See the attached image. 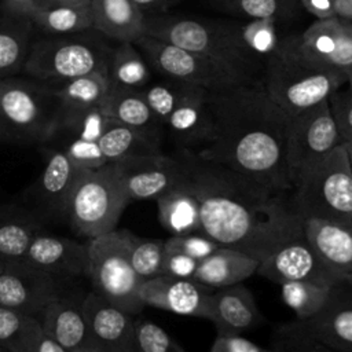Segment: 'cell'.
Wrapping results in <instances>:
<instances>
[{"label": "cell", "mask_w": 352, "mask_h": 352, "mask_svg": "<svg viewBox=\"0 0 352 352\" xmlns=\"http://www.w3.org/2000/svg\"><path fill=\"white\" fill-rule=\"evenodd\" d=\"M327 102L342 142H352V85H346L345 89L338 88Z\"/></svg>", "instance_id": "bcb514c9"}, {"label": "cell", "mask_w": 352, "mask_h": 352, "mask_svg": "<svg viewBox=\"0 0 352 352\" xmlns=\"http://www.w3.org/2000/svg\"><path fill=\"white\" fill-rule=\"evenodd\" d=\"M256 274L278 283L305 280L323 286L337 285L305 236L290 241L260 260Z\"/></svg>", "instance_id": "2e32d148"}, {"label": "cell", "mask_w": 352, "mask_h": 352, "mask_svg": "<svg viewBox=\"0 0 352 352\" xmlns=\"http://www.w3.org/2000/svg\"><path fill=\"white\" fill-rule=\"evenodd\" d=\"M144 34L183 47L238 76L245 82L257 80L264 62L256 56L239 33V23L182 15L146 16Z\"/></svg>", "instance_id": "277c9868"}, {"label": "cell", "mask_w": 352, "mask_h": 352, "mask_svg": "<svg viewBox=\"0 0 352 352\" xmlns=\"http://www.w3.org/2000/svg\"><path fill=\"white\" fill-rule=\"evenodd\" d=\"M62 293L60 279L25 258L7 263L0 272V305L36 318Z\"/></svg>", "instance_id": "7c38bea8"}, {"label": "cell", "mask_w": 352, "mask_h": 352, "mask_svg": "<svg viewBox=\"0 0 352 352\" xmlns=\"http://www.w3.org/2000/svg\"><path fill=\"white\" fill-rule=\"evenodd\" d=\"M33 28L29 18L0 11V78L12 77L23 70Z\"/></svg>", "instance_id": "4dcf8cb0"}, {"label": "cell", "mask_w": 352, "mask_h": 352, "mask_svg": "<svg viewBox=\"0 0 352 352\" xmlns=\"http://www.w3.org/2000/svg\"><path fill=\"white\" fill-rule=\"evenodd\" d=\"M91 0H41V8L52 6H85Z\"/></svg>", "instance_id": "db71d44e"}, {"label": "cell", "mask_w": 352, "mask_h": 352, "mask_svg": "<svg viewBox=\"0 0 352 352\" xmlns=\"http://www.w3.org/2000/svg\"><path fill=\"white\" fill-rule=\"evenodd\" d=\"M0 352H8V351H6V349H3V348H0Z\"/></svg>", "instance_id": "680465c9"}, {"label": "cell", "mask_w": 352, "mask_h": 352, "mask_svg": "<svg viewBox=\"0 0 352 352\" xmlns=\"http://www.w3.org/2000/svg\"><path fill=\"white\" fill-rule=\"evenodd\" d=\"M208 92L186 84L182 98L165 124L177 148L197 151L210 142L213 122L208 109Z\"/></svg>", "instance_id": "ffe728a7"}, {"label": "cell", "mask_w": 352, "mask_h": 352, "mask_svg": "<svg viewBox=\"0 0 352 352\" xmlns=\"http://www.w3.org/2000/svg\"><path fill=\"white\" fill-rule=\"evenodd\" d=\"M129 202L116 162L98 169H81L72 190L67 223L76 234L91 239L116 230Z\"/></svg>", "instance_id": "8992f818"}, {"label": "cell", "mask_w": 352, "mask_h": 352, "mask_svg": "<svg viewBox=\"0 0 352 352\" xmlns=\"http://www.w3.org/2000/svg\"><path fill=\"white\" fill-rule=\"evenodd\" d=\"M91 352H104V351L100 349V348H96V349H94V351H91Z\"/></svg>", "instance_id": "9f6ffc18"}, {"label": "cell", "mask_w": 352, "mask_h": 352, "mask_svg": "<svg viewBox=\"0 0 352 352\" xmlns=\"http://www.w3.org/2000/svg\"><path fill=\"white\" fill-rule=\"evenodd\" d=\"M210 352H274L272 348H264L241 334L217 333Z\"/></svg>", "instance_id": "c3c4849f"}, {"label": "cell", "mask_w": 352, "mask_h": 352, "mask_svg": "<svg viewBox=\"0 0 352 352\" xmlns=\"http://www.w3.org/2000/svg\"><path fill=\"white\" fill-rule=\"evenodd\" d=\"M274 19H248L239 25V33L249 50L263 62L279 44Z\"/></svg>", "instance_id": "ab89813d"}, {"label": "cell", "mask_w": 352, "mask_h": 352, "mask_svg": "<svg viewBox=\"0 0 352 352\" xmlns=\"http://www.w3.org/2000/svg\"><path fill=\"white\" fill-rule=\"evenodd\" d=\"M155 201L158 220L170 235H184L199 231V202L186 183V179Z\"/></svg>", "instance_id": "f546056e"}, {"label": "cell", "mask_w": 352, "mask_h": 352, "mask_svg": "<svg viewBox=\"0 0 352 352\" xmlns=\"http://www.w3.org/2000/svg\"><path fill=\"white\" fill-rule=\"evenodd\" d=\"M298 326L336 352H352V286L334 285L323 307Z\"/></svg>", "instance_id": "ac0fdd59"}, {"label": "cell", "mask_w": 352, "mask_h": 352, "mask_svg": "<svg viewBox=\"0 0 352 352\" xmlns=\"http://www.w3.org/2000/svg\"><path fill=\"white\" fill-rule=\"evenodd\" d=\"M29 19L34 28L50 36L73 34L91 30L94 26L92 10L85 6H52L36 10Z\"/></svg>", "instance_id": "836d02e7"}, {"label": "cell", "mask_w": 352, "mask_h": 352, "mask_svg": "<svg viewBox=\"0 0 352 352\" xmlns=\"http://www.w3.org/2000/svg\"><path fill=\"white\" fill-rule=\"evenodd\" d=\"M88 32L32 40L23 70L37 80L65 82L107 67L113 47L96 30Z\"/></svg>", "instance_id": "52a82bcc"}, {"label": "cell", "mask_w": 352, "mask_h": 352, "mask_svg": "<svg viewBox=\"0 0 352 352\" xmlns=\"http://www.w3.org/2000/svg\"><path fill=\"white\" fill-rule=\"evenodd\" d=\"M94 26L98 33L117 43H135L144 34L146 15L132 0H91Z\"/></svg>", "instance_id": "4316f807"}, {"label": "cell", "mask_w": 352, "mask_h": 352, "mask_svg": "<svg viewBox=\"0 0 352 352\" xmlns=\"http://www.w3.org/2000/svg\"><path fill=\"white\" fill-rule=\"evenodd\" d=\"M59 142L60 148L69 160L80 169H98L107 164L98 142L72 136H54L47 143Z\"/></svg>", "instance_id": "60d3db41"}, {"label": "cell", "mask_w": 352, "mask_h": 352, "mask_svg": "<svg viewBox=\"0 0 352 352\" xmlns=\"http://www.w3.org/2000/svg\"><path fill=\"white\" fill-rule=\"evenodd\" d=\"M150 67L168 80L204 88L209 92L243 84L238 76L216 63L165 40L143 34L135 41Z\"/></svg>", "instance_id": "8fae6325"}, {"label": "cell", "mask_w": 352, "mask_h": 352, "mask_svg": "<svg viewBox=\"0 0 352 352\" xmlns=\"http://www.w3.org/2000/svg\"><path fill=\"white\" fill-rule=\"evenodd\" d=\"M25 260L52 276L66 280L87 276L88 249L87 243L43 230L32 239Z\"/></svg>", "instance_id": "44dd1931"}, {"label": "cell", "mask_w": 352, "mask_h": 352, "mask_svg": "<svg viewBox=\"0 0 352 352\" xmlns=\"http://www.w3.org/2000/svg\"><path fill=\"white\" fill-rule=\"evenodd\" d=\"M302 8L316 19L342 18L352 21V0H300Z\"/></svg>", "instance_id": "7dc6e473"}, {"label": "cell", "mask_w": 352, "mask_h": 352, "mask_svg": "<svg viewBox=\"0 0 352 352\" xmlns=\"http://www.w3.org/2000/svg\"><path fill=\"white\" fill-rule=\"evenodd\" d=\"M165 248L182 252L195 258L197 261H201L202 258L213 253L217 248H220V245L210 239L209 236H206L205 234L197 231L184 235H170L165 241Z\"/></svg>", "instance_id": "f6af8a7d"}, {"label": "cell", "mask_w": 352, "mask_h": 352, "mask_svg": "<svg viewBox=\"0 0 352 352\" xmlns=\"http://www.w3.org/2000/svg\"><path fill=\"white\" fill-rule=\"evenodd\" d=\"M184 87L186 84L183 82L165 78V81L153 85L147 84L144 88L140 89L148 107L155 114V117L164 124V126L169 116L175 110L179 99L182 98Z\"/></svg>", "instance_id": "b9f144b4"}, {"label": "cell", "mask_w": 352, "mask_h": 352, "mask_svg": "<svg viewBox=\"0 0 352 352\" xmlns=\"http://www.w3.org/2000/svg\"><path fill=\"white\" fill-rule=\"evenodd\" d=\"M107 67L111 88L142 89L151 80L150 65L135 43L122 41L113 47Z\"/></svg>", "instance_id": "1f68e13d"}, {"label": "cell", "mask_w": 352, "mask_h": 352, "mask_svg": "<svg viewBox=\"0 0 352 352\" xmlns=\"http://www.w3.org/2000/svg\"><path fill=\"white\" fill-rule=\"evenodd\" d=\"M184 157L186 183L199 202V232L258 261L304 236V219L292 204V191L267 187L224 165L204 161L191 150H184Z\"/></svg>", "instance_id": "6da1fadb"}, {"label": "cell", "mask_w": 352, "mask_h": 352, "mask_svg": "<svg viewBox=\"0 0 352 352\" xmlns=\"http://www.w3.org/2000/svg\"><path fill=\"white\" fill-rule=\"evenodd\" d=\"M344 144L346 147V151H348V155H349V161H351V166H352V142H346Z\"/></svg>", "instance_id": "11a10c76"}, {"label": "cell", "mask_w": 352, "mask_h": 352, "mask_svg": "<svg viewBox=\"0 0 352 352\" xmlns=\"http://www.w3.org/2000/svg\"><path fill=\"white\" fill-rule=\"evenodd\" d=\"M165 258V241L146 239L132 235L129 248V260L138 276L143 280L162 275Z\"/></svg>", "instance_id": "f35d334b"}, {"label": "cell", "mask_w": 352, "mask_h": 352, "mask_svg": "<svg viewBox=\"0 0 352 352\" xmlns=\"http://www.w3.org/2000/svg\"><path fill=\"white\" fill-rule=\"evenodd\" d=\"M100 109L109 120L162 138L165 126L151 111L140 89H121L110 87Z\"/></svg>", "instance_id": "83f0119b"}, {"label": "cell", "mask_w": 352, "mask_h": 352, "mask_svg": "<svg viewBox=\"0 0 352 352\" xmlns=\"http://www.w3.org/2000/svg\"><path fill=\"white\" fill-rule=\"evenodd\" d=\"M44 230V220L30 208L0 205V261L7 264L26 257L32 239Z\"/></svg>", "instance_id": "d4e9b609"}, {"label": "cell", "mask_w": 352, "mask_h": 352, "mask_svg": "<svg viewBox=\"0 0 352 352\" xmlns=\"http://www.w3.org/2000/svg\"><path fill=\"white\" fill-rule=\"evenodd\" d=\"M292 204L305 219L352 228V166L344 143L309 169L292 188Z\"/></svg>", "instance_id": "5b68a950"}, {"label": "cell", "mask_w": 352, "mask_h": 352, "mask_svg": "<svg viewBox=\"0 0 352 352\" xmlns=\"http://www.w3.org/2000/svg\"><path fill=\"white\" fill-rule=\"evenodd\" d=\"M304 236L336 283L352 286V228L326 220L305 219Z\"/></svg>", "instance_id": "7402d4cb"}, {"label": "cell", "mask_w": 352, "mask_h": 352, "mask_svg": "<svg viewBox=\"0 0 352 352\" xmlns=\"http://www.w3.org/2000/svg\"><path fill=\"white\" fill-rule=\"evenodd\" d=\"M342 142L329 102L289 117L286 128V170L294 187L304 175Z\"/></svg>", "instance_id": "30bf717a"}, {"label": "cell", "mask_w": 352, "mask_h": 352, "mask_svg": "<svg viewBox=\"0 0 352 352\" xmlns=\"http://www.w3.org/2000/svg\"><path fill=\"white\" fill-rule=\"evenodd\" d=\"M216 333L241 334L263 323L252 292L242 283L213 289L209 297V318Z\"/></svg>", "instance_id": "cb8c5ba5"}, {"label": "cell", "mask_w": 352, "mask_h": 352, "mask_svg": "<svg viewBox=\"0 0 352 352\" xmlns=\"http://www.w3.org/2000/svg\"><path fill=\"white\" fill-rule=\"evenodd\" d=\"M300 38L311 54L337 69L346 78V85H352V21L315 19Z\"/></svg>", "instance_id": "603a6c76"}, {"label": "cell", "mask_w": 352, "mask_h": 352, "mask_svg": "<svg viewBox=\"0 0 352 352\" xmlns=\"http://www.w3.org/2000/svg\"><path fill=\"white\" fill-rule=\"evenodd\" d=\"M44 154L45 166L29 192L33 202L32 210L44 221H63L67 220L72 190L81 169L55 146L45 147Z\"/></svg>", "instance_id": "5bb4252c"}, {"label": "cell", "mask_w": 352, "mask_h": 352, "mask_svg": "<svg viewBox=\"0 0 352 352\" xmlns=\"http://www.w3.org/2000/svg\"><path fill=\"white\" fill-rule=\"evenodd\" d=\"M4 265H6V264H4V263H1V261H0V272H1V270H3V268H4Z\"/></svg>", "instance_id": "6f0895ef"}, {"label": "cell", "mask_w": 352, "mask_h": 352, "mask_svg": "<svg viewBox=\"0 0 352 352\" xmlns=\"http://www.w3.org/2000/svg\"><path fill=\"white\" fill-rule=\"evenodd\" d=\"M43 336L38 318L0 305V348L8 352H36Z\"/></svg>", "instance_id": "d6a6232c"}, {"label": "cell", "mask_w": 352, "mask_h": 352, "mask_svg": "<svg viewBox=\"0 0 352 352\" xmlns=\"http://www.w3.org/2000/svg\"><path fill=\"white\" fill-rule=\"evenodd\" d=\"M55 94L62 104L91 107L100 106L110 91L109 67H102L84 76L72 78L55 88Z\"/></svg>", "instance_id": "8d00e7d4"}, {"label": "cell", "mask_w": 352, "mask_h": 352, "mask_svg": "<svg viewBox=\"0 0 352 352\" xmlns=\"http://www.w3.org/2000/svg\"><path fill=\"white\" fill-rule=\"evenodd\" d=\"M331 287L305 280L286 282L280 285L282 300L294 311L297 320H305L323 307Z\"/></svg>", "instance_id": "74e56055"}, {"label": "cell", "mask_w": 352, "mask_h": 352, "mask_svg": "<svg viewBox=\"0 0 352 352\" xmlns=\"http://www.w3.org/2000/svg\"><path fill=\"white\" fill-rule=\"evenodd\" d=\"M212 290L192 278H175L162 274L143 279L138 294L144 307H154L182 316L208 319Z\"/></svg>", "instance_id": "9a60e30c"}, {"label": "cell", "mask_w": 352, "mask_h": 352, "mask_svg": "<svg viewBox=\"0 0 352 352\" xmlns=\"http://www.w3.org/2000/svg\"><path fill=\"white\" fill-rule=\"evenodd\" d=\"M261 82L271 99L289 116L308 110L346 84L333 66L311 54L300 33L279 40L264 62Z\"/></svg>", "instance_id": "3957f363"}, {"label": "cell", "mask_w": 352, "mask_h": 352, "mask_svg": "<svg viewBox=\"0 0 352 352\" xmlns=\"http://www.w3.org/2000/svg\"><path fill=\"white\" fill-rule=\"evenodd\" d=\"M213 122L210 142L197 157L227 166L278 191H292L286 170L289 116L271 99L261 80L208 92Z\"/></svg>", "instance_id": "7a4b0ae2"}, {"label": "cell", "mask_w": 352, "mask_h": 352, "mask_svg": "<svg viewBox=\"0 0 352 352\" xmlns=\"http://www.w3.org/2000/svg\"><path fill=\"white\" fill-rule=\"evenodd\" d=\"M258 260L232 248L220 246L208 257L198 261L192 279L210 287L220 289L242 283L256 274Z\"/></svg>", "instance_id": "484cf974"}, {"label": "cell", "mask_w": 352, "mask_h": 352, "mask_svg": "<svg viewBox=\"0 0 352 352\" xmlns=\"http://www.w3.org/2000/svg\"><path fill=\"white\" fill-rule=\"evenodd\" d=\"M36 352H67V351L60 344H58L55 340H52L51 337L44 334L37 345Z\"/></svg>", "instance_id": "f5cc1de1"}, {"label": "cell", "mask_w": 352, "mask_h": 352, "mask_svg": "<svg viewBox=\"0 0 352 352\" xmlns=\"http://www.w3.org/2000/svg\"><path fill=\"white\" fill-rule=\"evenodd\" d=\"M198 261L182 252L170 250L165 248V258H164V275L175 276V278H192L197 270Z\"/></svg>", "instance_id": "681fc988"}, {"label": "cell", "mask_w": 352, "mask_h": 352, "mask_svg": "<svg viewBox=\"0 0 352 352\" xmlns=\"http://www.w3.org/2000/svg\"><path fill=\"white\" fill-rule=\"evenodd\" d=\"M136 326V352H186V349L157 323L139 319Z\"/></svg>", "instance_id": "ee69618b"}, {"label": "cell", "mask_w": 352, "mask_h": 352, "mask_svg": "<svg viewBox=\"0 0 352 352\" xmlns=\"http://www.w3.org/2000/svg\"><path fill=\"white\" fill-rule=\"evenodd\" d=\"M109 122L100 106L77 107L62 104L56 114L54 136H72L98 142Z\"/></svg>", "instance_id": "e575fe53"}, {"label": "cell", "mask_w": 352, "mask_h": 352, "mask_svg": "<svg viewBox=\"0 0 352 352\" xmlns=\"http://www.w3.org/2000/svg\"><path fill=\"white\" fill-rule=\"evenodd\" d=\"M82 309L98 348L104 352H136L133 315L113 305L94 290L85 293Z\"/></svg>", "instance_id": "d6986e66"}, {"label": "cell", "mask_w": 352, "mask_h": 352, "mask_svg": "<svg viewBox=\"0 0 352 352\" xmlns=\"http://www.w3.org/2000/svg\"><path fill=\"white\" fill-rule=\"evenodd\" d=\"M132 235L128 230H113L87 239V278L96 294L122 311L136 315L144 305L138 294L142 279L129 260Z\"/></svg>", "instance_id": "ba28073f"}, {"label": "cell", "mask_w": 352, "mask_h": 352, "mask_svg": "<svg viewBox=\"0 0 352 352\" xmlns=\"http://www.w3.org/2000/svg\"><path fill=\"white\" fill-rule=\"evenodd\" d=\"M162 138L109 120L98 143L107 162L162 153Z\"/></svg>", "instance_id": "f1b7e54d"}, {"label": "cell", "mask_w": 352, "mask_h": 352, "mask_svg": "<svg viewBox=\"0 0 352 352\" xmlns=\"http://www.w3.org/2000/svg\"><path fill=\"white\" fill-rule=\"evenodd\" d=\"M59 107L54 87L15 77L0 78V122L12 139L47 143Z\"/></svg>", "instance_id": "9c48e42d"}, {"label": "cell", "mask_w": 352, "mask_h": 352, "mask_svg": "<svg viewBox=\"0 0 352 352\" xmlns=\"http://www.w3.org/2000/svg\"><path fill=\"white\" fill-rule=\"evenodd\" d=\"M38 8H41V0H3V11L16 16L29 18Z\"/></svg>", "instance_id": "f907efd6"}, {"label": "cell", "mask_w": 352, "mask_h": 352, "mask_svg": "<svg viewBox=\"0 0 352 352\" xmlns=\"http://www.w3.org/2000/svg\"><path fill=\"white\" fill-rule=\"evenodd\" d=\"M271 348L274 352H336L307 334L296 320L278 327Z\"/></svg>", "instance_id": "7bdbcfd3"}, {"label": "cell", "mask_w": 352, "mask_h": 352, "mask_svg": "<svg viewBox=\"0 0 352 352\" xmlns=\"http://www.w3.org/2000/svg\"><path fill=\"white\" fill-rule=\"evenodd\" d=\"M213 8L248 19L290 21L302 11L300 0H206Z\"/></svg>", "instance_id": "d590c367"}, {"label": "cell", "mask_w": 352, "mask_h": 352, "mask_svg": "<svg viewBox=\"0 0 352 352\" xmlns=\"http://www.w3.org/2000/svg\"><path fill=\"white\" fill-rule=\"evenodd\" d=\"M125 190L132 199H157L186 179L184 150L175 154H153L116 162Z\"/></svg>", "instance_id": "4fadbf2b"}, {"label": "cell", "mask_w": 352, "mask_h": 352, "mask_svg": "<svg viewBox=\"0 0 352 352\" xmlns=\"http://www.w3.org/2000/svg\"><path fill=\"white\" fill-rule=\"evenodd\" d=\"M133 4L146 15H162L166 14L182 0H132Z\"/></svg>", "instance_id": "816d5d0a"}, {"label": "cell", "mask_w": 352, "mask_h": 352, "mask_svg": "<svg viewBox=\"0 0 352 352\" xmlns=\"http://www.w3.org/2000/svg\"><path fill=\"white\" fill-rule=\"evenodd\" d=\"M84 296L65 292L37 316L44 334L67 352H91L98 348L82 309Z\"/></svg>", "instance_id": "e0dca14e"}]
</instances>
